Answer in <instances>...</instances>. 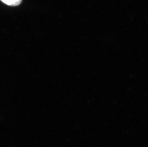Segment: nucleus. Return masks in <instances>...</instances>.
<instances>
[{"instance_id":"obj_1","label":"nucleus","mask_w":148,"mask_h":147,"mask_svg":"<svg viewBox=\"0 0 148 147\" xmlns=\"http://www.w3.org/2000/svg\"><path fill=\"white\" fill-rule=\"evenodd\" d=\"M3 3L8 5L15 6L21 3L22 0H1Z\"/></svg>"}]
</instances>
